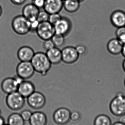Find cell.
I'll return each mask as SVG.
<instances>
[{
    "label": "cell",
    "mask_w": 125,
    "mask_h": 125,
    "mask_svg": "<svg viewBox=\"0 0 125 125\" xmlns=\"http://www.w3.org/2000/svg\"><path fill=\"white\" fill-rule=\"evenodd\" d=\"M35 32L39 38L44 41L51 39L56 33L54 25L48 21L39 22Z\"/></svg>",
    "instance_id": "5b68a950"
},
{
    "label": "cell",
    "mask_w": 125,
    "mask_h": 125,
    "mask_svg": "<svg viewBox=\"0 0 125 125\" xmlns=\"http://www.w3.org/2000/svg\"><path fill=\"white\" fill-rule=\"evenodd\" d=\"M35 86L29 81L23 80L19 84L17 92L25 98H27L35 92Z\"/></svg>",
    "instance_id": "9a60e30c"
},
{
    "label": "cell",
    "mask_w": 125,
    "mask_h": 125,
    "mask_svg": "<svg viewBox=\"0 0 125 125\" xmlns=\"http://www.w3.org/2000/svg\"><path fill=\"white\" fill-rule=\"evenodd\" d=\"M2 12H3V9L1 6L0 5V17L2 15Z\"/></svg>",
    "instance_id": "f35d334b"
},
{
    "label": "cell",
    "mask_w": 125,
    "mask_h": 125,
    "mask_svg": "<svg viewBox=\"0 0 125 125\" xmlns=\"http://www.w3.org/2000/svg\"><path fill=\"white\" fill-rule=\"evenodd\" d=\"M31 32H35L36 31V29L38 26L39 22L37 20L34 21H32L31 22Z\"/></svg>",
    "instance_id": "1f68e13d"
},
{
    "label": "cell",
    "mask_w": 125,
    "mask_h": 125,
    "mask_svg": "<svg viewBox=\"0 0 125 125\" xmlns=\"http://www.w3.org/2000/svg\"><path fill=\"white\" fill-rule=\"evenodd\" d=\"M1 111L0 110V116H1Z\"/></svg>",
    "instance_id": "b9f144b4"
},
{
    "label": "cell",
    "mask_w": 125,
    "mask_h": 125,
    "mask_svg": "<svg viewBox=\"0 0 125 125\" xmlns=\"http://www.w3.org/2000/svg\"><path fill=\"white\" fill-rule=\"evenodd\" d=\"M110 21L112 24L117 28L125 26V12L117 10L114 11L111 15Z\"/></svg>",
    "instance_id": "5bb4252c"
},
{
    "label": "cell",
    "mask_w": 125,
    "mask_h": 125,
    "mask_svg": "<svg viewBox=\"0 0 125 125\" xmlns=\"http://www.w3.org/2000/svg\"><path fill=\"white\" fill-rule=\"evenodd\" d=\"M31 62L35 71L43 76L46 75L50 69L52 64L46 53L42 52L35 53Z\"/></svg>",
    "instance_id": "6da1fadb"
},
{
    "label": "cell",
    "mask_w": 125,
    "mask_h": 125,
    "mask_svg": "<svg viewBox=\"0 0 125 125\" xmlns=\"http://www.w3.org/2000/svg\"><path fill=\"white\" fill-rule=\"evenodd\" d=\"M62 61L67 64H72L77 61L80 55L75 47L68 46L64 48L61 50Z\"/></svg>",
    "instance_id": "30bf717a"
},
{
    "label": "cell",
    "mask_w": 125,
    "mask_h": 125,
    "mask_svg": "<svg viewBox=\"0 0 125 125\" xmlns=\"http://www.w3.org/2000/svg\"><path fill=\"white\" fill-rule=\"evenodd\" d=\"M124 125V124H122V123H121L120 122H116L114 123V124H113V125Z\"/></svg>",
    "instance_id": "8d00e7d4"
},
{
    "label": "cell",
    "mask_w": 125,
    "mask_h": 125,
    "mask_svg": "<svg viewBox=\"0 0 125 125\" xmlns=\"http://www.w3.org/2000/svg\"><path fill=\"white\" fill-rule=\"evenodd\" d=\"M119 122L125 125V115L119 117Z\"/></svg>",
    "instance_id": "836d02e7"
},
{
    "label": "cell",
    "mask_w": 125,
    "mask_h": 125,
    "mask_svg": "<svg viewBox=\"0 0 125 125\" xmlns=\"http://www.w3.org/2000/svg\"><path fill=\"white\" fill-rule=\"evenodd\" d=\"M19 85V83L15 77H8L2 81L1 87L3 92L9 94L17 91Z\"/></svg>",
    "instance_id": "8fae6325"
},
{
    "label": "cell",
    "mask_w": 125,
    "mask_h": 125,
    "mask_svg": "<svg viewBox=\"0 0 125 125\" xmlns=\"http://www.w3.org/2000/svg\"><path fill=\"white\" fill-rule=\"evenodd\" d=\"M123 44L117 38L110 40L107 45V49L109 53L114 55L122 53Z\"/></svg>",
    "instance_id": "e0dca14e"
},
{
    "label": "cell",
    "mask_w": 125,
    "mask_h": 125,
    "mask_svg": "<svg viewBox=\"0 0 125 125\" xmlns=\"http://www.w3.org/2000/svg\"><path fill=\"white\" fill-rule=\"evenodd\" d=\"M32 3L39 9H43L45 3V0H33Z\"/></svg>",
    "instance_id": "4dcf8cb0"
},
{
    "label": "cell",
    "mask_w": 125,
    "mask_h": 125,
    "mask_svg": "<svg viewBox=\"0 0 125 125\" xmlns=\"http://www.w3.org/2000/svg\"><path fill=\"white\" fill-rule=\"evenodd\" d=\"M6 102L10 109L14 111H19L25 105V98L17 91L7 94Z\"/></svg>",
    "instance_id": "277c9868"
},
{
    "label": "cell",
    "mask_w": 125,
    "mask_h": 125,
    "mask_svg": "<svg viewBox=\"0 0 125 125\" xmlns=\"http://www.w3.org/2000/svg\"><path fill=\"white\" fill-rule=\"evenodd\" d=\"M81 115L78 112L74 111L70 113V121L73 123H77L80 120Z\"/></svg>",
    "instance_id": "484cf974"
},
{
    "label": "cell",
    "mask_w": 125,
    "mask_h": 125,
    "mask_svg": "<svg viewBox=\"0 0 125 125\" xmlns=\"http://www.w3.org/2000/svg\"><path fill=\"white\" fill-rule=\"evenodd\" d=\"M124 85H125V81H124Z\"/></svg>",
    "instance_id": "60d3db41"
},
{
    "label": "cell",
    "mask_w": 125,
    "mask_h": 125,
    "mask_svg": "<svg viewBox=\"0 0 125 125\" xmlns=\"http://www.w3.org/2000/svg\"><path fill=\"white\" fill-rule=\"evenodd\" d=\"M49 15L50 14L44 10H41V11L40 10L38 15H37V20L39 22L48 21Z\"/></svg>",
    "instance_id": "d4e9b609"
},
{
    "label": "cell",
    "mask_w": 125,
    "mask_h": 125,
    "mask_svg": "<svg viewBox=\"0 0 125 125\" xmlns=\"http://www.w3.org/2000/svg\"><path fill=\"white\" fill-rule=\"evenodd\" d=\"M29 123L30 125H46L47 123V118L43 112H35L32 113Z\"/></svg>",
    "instance_id": "d6986e66"
},
{
    "label": "cell",
    "mask_w": 125,
    "mask_h": 125,
    "mask_svg": "<svg viewBox=\"0 0 125 125\" xmlns=\"http://www.w3.org/2000/svg\"><path fill=\"white\" fill-rule=\"evenodd\" d=\"M122 67L123 70L125 72V59L123 61L122 63Z\"/></svg>",
    "instance_id": "74e56055"
},
{
    "label": "cell",
    "mask_w": 125,
    "mask_h": 125,
    "mask_svg": "<svg viewBox=\"0 0 125 125\" xmlns=\"http://www.w3.org/2000/svg\"></svg>",
    "instance_id": "f6af8a7d"
},
{
    "label": "cell",
    "mask_w": 125,
    "mask_h": 125,
    "mask_svg": "<svg viewBox=\"0 0 125 125\" xmlns=\"http://www.w3.org/2000/svg\"><path fill=\"white\" fill-rule=\"evenodd\" d=\"M94 123V125H112V121L108 116L102 114L96 117Z\"/></svg>",
    "instance_id": "7402d4cb"
},
{
    "label": "cell",
    "mask_w": 125,
    "mask_h": 125,
    "mask_svg": "<svg viewBox=\"0 0 125 125\" xmlns=\"http://www.w3.org/2000/svg\"><path fill=\"white\" fill-rule=\"evenodd\" d=\"M27 103L33 109H41L45 105L46 99L42 93L35 91L27 98Z\"/></svg>",
    "instance_id": "52a82bcc"
},
{
    "label": "cell",
    "mask_w": 125,
    "mask_h": 125,
    "mask_svg": "<svg viewBox=\"0 0 125 125\" xmlns=\"http://www.w3.org/2000/svg\"><path fill=\"white\" fill-rule=\"evenodd\" d=\"M35 70L31 62H21L17 65V75L24 80L31 78Z\"/></svg>",
    "instance_id": "8992f818"
},
{
    "label": "cell",
    "mask_w": 125,
    "mask_h": 125,
    "mask_svg": "<svg viewBox=\"0 0 125 125\" xmlns=\"http://www.w3.org/2000/svg\"><path fill=\"white\" fill-rule=\"evenodd\" d=\"M43 48L46 51L49 50L55 47V45L51 39L45 41L43 43Z\"/></svg>",
    "instance_id": "83f0119b"
},
{
    "label": "cell",
    "mask_w": 125,
    "mask_h": 125,
    "mask_svg": "<svg viewBox=\"0 0 125 125\" xmlns=\"http://www.w3.org/2000/svg\"><path fill=\"white\" fill-rule=\"evenodd\" d=\"M121 54H122L123 57H125V43L123 44L122 50V53Z\"/></svg>",
    "instance_id": "d590c367"
},
{
    "label": "cell",
    "mask_w": 125,
    "mask_h": 125,
    "mask_svg": "<svg viewBox=\"0 0 125 125\" xmlns=\"http://www.w3.org/2000/svg\"><path fill=\"white\" fill-rule=\"evenodd\" d=\"M63 8L62 0H45L43 9L49 14L59 13Z\"/></svg>",
    "instance_id": "7c38bea8"
},
{
    "label": "cell",
    "mask_w": 125,
    "mask_h": 125,
    "mask_svg": "<svg viewBox=\"0 0 125 125\" xmlns=\"http://www.w3.org/2000/svg\"><path fill=\"white\" fill-rule=\"evenodd\" d=\"M34 54V51L31 47L24 46L19 48L17 55L21 62H31Z\"/></svg>",
    "instance_id": "2e32d148"
},
{
    "label": "cell",
    "mask_w": 125,
    "mask_h": 125,
    "mask_svg": "<svg viewBox=\"0 0 125 125\" xmlns=\"http://www.w3.org/2000/svg\"></svg>",
    "instance_id": "7bdbcfd3"
},
{
    "label": "cell",
    "mask_w": 125,
    "mask_h": 125,
    "mask_svg": "<svg viewBox=\"0 0 125 125\" xmlns=\"http://www.w3.org/2000/svg\"><path fill=\"white\" fill-rule=\"evenodd\" d=\"M62 0L64 1V0Z\"/></svg>",
    "instance_id": "ee69618b"
},
{
    "label": "cell",
    "mask_w": 125,
    "mask_h": 125,
    "mask_svg": "<svg viewBox=\"0 0 125 125\" xmlns=\"http://www.w3.org/2000/svg\"><path fill=\"white\" fill-rule=\"evenodd\" d=\"M75 48L79 55H84L86 52L87 50L86 47L81 45H77Z\"/></svg>",
    "instance_id": "f546056e"
},
{
    "label": "cell",
    "mask_w": 125,
    "mask_h": 125,
    "mask_svg": "<svg viewBox=\"0 0 125 125\" xmlns=\"http://www.w3.org/2000/svg\"><path fill=\"white\" fill-rule=\"evenodd\" d=\"M79 1H80V2H82V1H83L84 0H78Z\"/></svg>",
    "instance_id": "ab89813d"
},
{
    "label": "cell",
    "mask_w": 125,
    "mask_h": 125,
    "mask_svg": "<svg viewBox=\"0 0 125 125\" xmlns=\"http://www.w3.org/2000/svg\"><path fill=\"white\" fill-rule=\"evenodd\" d=\"M11 26L14 31L18 35H25L31 31V22L22 15H17L13 18Z\"/></svg>",
    "instance_id": "7a4b0ae2"
},
{
    "label": "cell",
    "mask_w": 125,
    "mask_h": 125,
    "mask_svg": "<svg viewBox=\"0 0 125 125\" xmlns=\"http://www.w3.org/2000/svg\"><path fill=\"white\" fill-rule=\"evenodd\" d=\"M39 11V9L33 3H29L26 4L23 7L22 15L28 20L31 22L37 20Z\"/></svg>",
    "instance_id": "4fadbf2b"
},
{
    "label": "cell",
    "mask_w": 125,
    "mask_h": 125,
    "mask_svg": "<svg viewBox=\"0 0 125 125\" xmlns=\"http://www.w3.org/2000/svg\"><path fill=\"white\" fill-rule=\"evenodd\" d=\"M109 109L112 115L119 117L125 115V95L119 92L111 101Z\"/></svg>",
    "instance_id": "3957f363"
},
{
    "label": "cell",
    "mask_w": 125,
    "mask_h": 125,
    "mask_svg": "<svg viewBox=\"0 0 125 125\" xmlns=\"http://www.w3.org/2000/svg\"><path fill=\"white\" fill-rule=\"evenodd\" d=\"M45 53L52 64H58L62 61L61 50L58 48L54 47L46 51Z\"/></svg>",
    "instance_id": "ac0fdd59"
},
{
    "label": "cell",
    "mask_w": 125,
    "mask_h": 125,
    "mask_svg": "<svg viewBox=\"0 0 125 125\" xmlns=\"http://www.w3.org/2000/svg\"><path fill=\"white\" fill-rule=\"evenodd\" d=\"M80 2L78 0H64L63 1V8L67 12L73 13L79 10Z\"/></svg>",
    "instance_id": "ffe728a7"
},
{
    "label": "cell",
    "mask_w": 125,
    "mask_h": 125,
    "mask_svg": "<svg viewBox=\"0 0 125 125\" xmlns=\"http://www.w3.org/2000/svg\"><path fill=\"white\" fill-rule=\"evenodd\" d=\"M24 122L21 114L18 113L10 115L7 119L9 125H24Z\"/></svg>",
    "instance_id": "44dd1931"
},
{
    "label": "cell",
    "mask_w": 125,
    "mask_h": 125,
    "mask_svg": "<svg viewBox=\"0 0 125 125\" xmlns=\"http://www.w3.org/2000/svg\"><path fill=\"white\" fill-rule=\"evenodd\" d=\"M70 111L67 108H59L54 113L53 119L57 125H67L70 121Z\"/></svg>",
    "instance_id": "9c48e42d"
},
{
    "label": "cell",
    "mask_w": 125,
    "mask_h": 125,
    "mask_svg": "<svg viewBox=\"0 0 125 125\" xmlns=\"http://www.w3.org/2000/svg\"><path fill=\"white\" fill-rule=\"evenodd\" d=\"M62 17L59 13L51 14L49 15L48 21L53 25L56 24Z\"/></svg>",
    "instance_id": "4316f807"
},
{
    "label": "cell",
    "mask_w": 125,
    "mask_h": 125,
    "mask_svg": "<svg viewBox=\"0 0 125 125\" xmlns=\"http://www.w3.org/2000/svg\"><path fill=\"white\" fill-rule=\"evenodd\" d=\"M54 45L57 47H59L63 45L65 42L64 36L56 33L51 39Z\"/></svg>",
    "instance_id": "603a6c76"
},
{
    "label": "cell",
    "mask_w": 125,
    "mask_h": 125,
    "mask_svg": "<svg viewBox=\"0 0 125 125\" xmlns=\"http://www.w3.org/2000/svg\"><path fill=\"white\" fill-rule=\"evenodd\" d=\"M5 120L2 117L0 116V125H5Z\"/></svg>",
    "instance_id": "e575fe53"
},
{
    "label": "cell",
    "mask_w": 125,
    "mask_h": 125,
    "mask_svg": "<svg viewBox=\"0 0 125 125\" xmlns=\"http://www.w3.org/2000/svg\"><path fill=\"white\" fill-rule=\"evenodd\" d=\"M55 32L57 33L63 35H67L70 32L72 28L71 21L68 18L62 17L54 25Z\"/></svg>",
    "instance_id": "ba28073f"
},
{
    "label": "cell",
    "mask_w": 125,
    "mask_h": 125,
    "mask_svg": "<svg viewBox=\"0 0 125 125\" xmlns=\"http://www.w3.org/2000/svg\"><path fill=\"white\" fill-rule=\"evenodd\" d=\"M10 1L14 5L21 6L24 4L26 0H10Z\"/></svg>",
    "instance_id": "d6a6232c"
},
{
    "label": "cell",
    "mask_w": 125,
    "mask_h": 125,
    "mask_svg": "<svg viewBox=\"0 0 125 125\" xmlns=\"http://www.w3.org/2000/svg\"><path fill=\"white\" fill-rule=\"evenodd\" d=\"M32 115V113L29 110H24L22 112L21 115L25 122H28L29 121Z\"/></svg>",
    "instance_id": "f1b7e54d"
},
{
    "label": "cell",
    "mask_w": 125,
    "mask_h": 125,
    "mask_svg": "<svg viewBox=\"0 0 125 125\" xmlns=\"http://www.w3.org/2000/svg\"><path fill=\"white\" fill-rule=\"evenodd\" d=\"M116 38L123 44L125 43V26L117 28L115 31Z\"/></svg>",
    "instance_id": "cb8c5ba5"
}]
</instances>
